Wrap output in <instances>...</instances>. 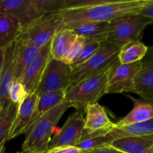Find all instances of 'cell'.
<instances>
[{
	"instance_id": "obj_1",
	"label": "cell",
	"mask_w": 153,
	"mask_h": 153,
	"mask_svg": "<svg viewBox=\"0 0 153 153\" xmlns=\"http://www.w3.org/2000/svg\"><path fill=\"white\" fill-rule=\"evenodd\" d=\"M149 0H68L65 7L51 13L64 28L87 22H108L135 14Z\"/></svg>"
},
{
	"instance_id": "obj_2",
	"label": "cell",
	"mask_w": 153,
	"mask_h": 153,
	"mask_svg": "<svg viewBox=\"0 0 153 153\" xmlns=\"http://www.w3.org/2000/svg\"><path fill=\"white\" fill-rule=\"evenodd\" d=\"M118 59L104 70L83 79L65 91V100L70 107L77 111L94 104L106 94V88L110 73Z\"/></svg>"
},
{
	"instance_id": "obj_3",
	"label": "cell",
	"mask_w": 153,
	"mask_h": 153,
	"mask_svg": "<svg viewBox=\"0 0 153 153\" xmlns=\"http://www.w3.org/2000/svg\"><path fill=\"white\" fill-rule=\"evenodd\" d=\"M68 108H70V105L64 100L28 128L24 133L26 138L22 143V150L35 153L46 152L48 150L54 128Z\"/></svg>"
},
{
	"instance_id": "obj_4",
	"label": "cell",
	"mask_w": 153,
	"mask_h": 153,
	"mask_svg": "<svg viewBox=\"0 0 153 153\" xmlns=\"http://www.w3.org/2000/svg\"><path fill=\"white\" fill-rule=\"evenodd\" d=\"M152 23V19L137 13L116 18L109 22L106 42L121 49L127 43L139 40L146 27Z\"/></svg>"
},
{
	"instance_id": "obj_5",
	"label": "cell",
	"mask_w": 153,
	"mask_h": 153,
	"mask_svg": "<svg viewBox=\"0 0 153 153\" xmlns=\"http://www.w3.org/2000/svg\"><path fill=\"white\" fill-rule=\"evenodd\" d=\"M119 49L106 42L101 43L98 51L90 59L82 65L72 69L70 85L68 88H72L83 79L104 70L115 62L118 59Z\"/></svg>"
},
{
	"instance_id": "obj_6",
	"label": "cell",
	"mask_w": 153,
	"mask_h": 153,
	"mask_svg": "<svg viewBox=\"0 0 153 153\" xmlns=\"http://www.w3.org/2000/svg\"><path fill=\"white\" fill-rule=\"evenodd\" d=\"M72 69L70 64L51 58L36 89L38 97L56 91H66L70 87Z\"/></svg>"
},
{
	"instance_id": "obj_7",
	"label": "cell",
	"mask_w": 153,
	"mask_h": 153,
	"mask_svg": "<svg viewBox=\"0 0 153 153\" xmlns=\"http://www.w3.org/2000/svg\"><path fill=\"white\" fill-rule=\"evenodd\" d=\"M86 118L80 142L86 139L108 134L116 128V124L108 117L104 108L98 103L88 105L84 109Z\"/></svg>"
},
{
	"instance_id": "obj_8",
	"label": "cell",
	"mask_w": 153,
	"mask_h": 153,
	"mask_svg": "<svg viewBox=\"0 0 153 153\" xmlns=\"http://www.w3.org/2000/svg\"><path fill=\"white\" fill-rule=\"evenodd\" d=\"M140 67L141 61L121 64L117 61L108 79L106 94H121L124 92L135 94V78Z\"/></svg>"
},
{
	"instance_id": "obj_9",
	"label": "cell",
	"mask_w": 153,
	"mask_h": 153,
	"mask_svg": "<svg viewBox=\"0 0 153 153\" xmlns=\"http://www.w3.org/2000/svg\"><path fill=\"white\" fill-rule=\"evenodd\" d=\"M0 12L17 20L22 34L42 17L31 0H0Z\"/></svg>"
},
{
	"instance_id": "obj_10",
	"label": "cell",
	"mask_w": 153,
	"mask_h": 153,
	"mask_svg": "<svg viewBox=\"0 0 153 153\" xmlns=\"http://www.w3.org/2000/svg\"><path fill=\"white\" fill-rule=\"evenodd\" d=\"M64 28L52 14H46L27 29L22 37L28 43L41 49L52 40L57 31Z\"/></svg>"
},
{
	"instance_id": "obj_11",
	"label": "cell",
	"mask_w": 153,
	"mask_h": 153,
	"mask_svg": "<svg viewBox=\"0 0 153 153\" xmlns=\"http://www.w3.org/2000/svg\"><path fill=\"white\" fill-rule=\"evenodd\" d=\"M84 120L85 119L81 111H76L69 116L59 131L51 138L48 149L64 146H76L82 137Z\"/></svg>"
},
{
	"instance_id": "obj_12",
	"label": "cell",
	"mask_w": 153,
	"mask_h": 153,
	"mask_svg": "<svg viewBox=\"0 0 153 153\" xmlns=\"http://www.w3.org/2000/svg\"><path fill=\"white\" fill-rule=\"evenodd\" d=\"M50 43L51 41L40 49L37 56L27 67L23 76L21 78L20 82L25 87L28 95L35 94L44 72L50 60L52 58Z\"/></svg>"
},
{
	"instance_id": "obj_13",
	"label": "cell",
	"mask_w": 153,
	"mask_h": 153,
	"mask_svg": "<svg viewBox=\"0 0 153 153\" xmlns=\"http://www.w3.org/2000/svg\"><path fill=\"white\" fill-rule=\"evenodd\" d=\"M135 94L153 102V46L148 48L141 61V67L135 78Z\"/></svg>"
},
{
	"instance_id": "obj_14",
	"label": "cell",
	"mask_w": 153,
	"mask_h": 153,
	"mask_svg": "<svg viewBox=\"0 0 153 153\" xmlns=\"http://www.w3.org/2000/svg\"><path fill=\"white\" fill-rule=\"evenodd\" d=\"M14 47L15 42L5 49L4 64L0 75V109L11 102L9 92L14 82Z\"/></svg>"
},
{
	"instance_id": "obj_15",
	"label": "cell",
	"mask_w": 153,
	"mask_h": 153,
	"mask_svg": "<svg viewBox=\"0 0 153 153\" xmlns=\"http://www.w3.org/2000/svg\"><path fill=\"white\" fill-rule=\"evenodd\" d=\"M38 97L36 94H28L23 102L18 106L14 122L8 137V140L24 134L28 128L33 114L35 110Z\"/></svg>"
},
{
	"instance_id": "obj_16",
	"label": "cell",
	"mask_w": 153,
	"mask_h": 153,
	"mask_svg": "<svg viewBox=\"0 0 153 153\" xmlns=\"http://www.w3.org/2000/svg\"><path fill=\"white\" fill-rule=\"evenodd\" d=\"M153 135V118L123 127H117L108 134L98 137L102 146H109L113 140L128 136H152Z\"/></svg>"
},
{
	"instance_id": "obj_17",
	"label": "cell",
	"mask_w": 153,
	"mask_h": 153,
	"mask_svg": "<svg viewBox=\"0 0 153 153\" xmlns=\"http://www.w3.org/2000/svg\"><path fill=\"white\" fill-rule=\"evenodd\" d=\"M40 50V49L28 43L22 35L18 37L15 41L14 47V82H20L26 70L35 58Z\"/></svg>"
},
{
	"instance_id": "obj_18",
	"label": "cell",
	"mask_w": 153,
	"mask_h": 153,
	"mask_svg": "<svg viewBox=\"0 0 153 153\" xmlns=\"http://www.w3.org/2000/svg\"><path fill=\"white\" fill-rule=\"evenodd\" d=\"M109 146L123 153H153V135L122 137Z\"/></svg>"
},
{
	"instance_id": "obj_19",
	"label": "cell",
	"mask_w": 153,
	"mask_h": 153,
	"mask_svg": "<svg viewBox=\"0 0 153 153\" xmlns=\"http://www.w3.org/2000/svg\"><path fill=\"white\" fill-rule=\"evenodd\" d=\"M134 102V108L125 117L117 122V127H123L145 122L153 118V102L142 99L136 100L130 97Z\"/></svg>"
},
{
	"instance_id": "obj_20",
	"label": "cell",
	"mask_w": 153,
	"mask_h": 153,
	"mask_svg": "<svg viewBox=\"0 0 153 153\" xmlns=\"http://www.w3.org/2000/svg\"><path fill=\"white\" fill-rule=\"evenodd\" d=\"M22 34V28L17 20L0 12V49L8 47Z\"/></svg>"
},
{
	"instance_id": "obj_21",
	"label": "cell",
	"mask_w": 153,
	"mask_h": 153,
	"mask_svg": "<svg viewBox=\"0 0 153 153\" xmlns=\"http://www.w3.org/2000/svg\"><path fill=\"white\" fill-rule=\"evenodd\" d=\"M77 37L71 28H64L57 31L52 37L50 43L52 58L58 61H62L65 54Z\"/></svg>"
},
{
	"instance_id": "obj_22",
	"label": "cell",
	"mask_w": 153,
	"mask_h": 153,
	"mask_svg": "<svg viewBox=\"0 0 153 153\" xmlns=\"http://www.w3.org/2000/svg\"><path fill=\"white\" fill-rule=\"evenodd\" d=\"M70 28L76 35L84 37L86 41H97L103 43L107 39L109 22H87Z\"/></svg>"
},
{
	"instance_id": "obj_23",
	"label": "cell",
	"mask_w": 153,
	"mask_h": 153,
	"mask_svg": "<svg viewBox=\"0 0 153 153\" xmlns=\"http://www.w3.org/2000/svg\"><path fill=\"white\" fill-rule=\"evenodd\" d=\"M64 100H65V91H64L47 93L38 97L35 110L33 114L31 123L28 128H30L36 121L38 120L44 114L47 113Z\"/></svg>"
},
{
	"instance_id": "obj_24",
	"label": "cell",
	"mask_w": 153,
	"mask_h": 153,
	"mask_svg": "<svg viewBox=\"0 0 153 153\" xmlns=\"http://www.w3.org/2000/svg\"><path fill=\"white\" fill-rule=\"evenodd\" d=\"M148 48L139 40L130 42L119 49L118 62L121 64H128L141 61L147 53Z\"/></svg>"
},
{
	"instance_id": "obj_25",
	"label": "cell",
	"mask_w": 153,
	"mask_h": 153,
	"mask_svg": "<svg viewBox=\"0 0 153 153\" xmlns=\"http://www.w3.org/2000/svg\"><path fill=\"white\" fill-rule=\"evenodd\" d=\"M18 105L11 102L8 105L0 109V148L8 140L9 134L14 122Z\"/></svg>"
},
{
	"instance_id": "obj_26",
	"label": "cell",
	"mask_w": 153,
	"mask_h": 153,
	"mask_svg": "<svg viewBox=\"0 0 153 153\" xmlns=\"http://www.w3.org/2000/svg\"><path fill=\"white\" fill-rule=\"evenodd\" d=\"M68 0H31L40 14L44 16L54 13L64 8Z\"/></svg>"
},
{
	"instance_id": "obj_27",
	"label": "cell",
	"mask_w": 153,
	"mask_h": 153,
	"mask_svg": "<svg viewBox=\"0 0 153 153\" xmlns=\"http://www.w3.org/2000/svg\"><path fill=\"white\" fill-rule=\"evenodd\" d=\"M101 43L97 41H86L82 52L79 58L70 65L71 69H74L79 66L82 65L92 58L100 49Z\"/></svg>"
},
{
	"instance_id": "obj_28",
	"label": "cell",
	"mask_w": 153,
	"mask_h": 153,
	"mask_svg": "<svg viewBox=\"0 0 153 153\" xmlns=\"http://www.w3.org/2000/svg\"><path fill=\"white\" fill-rule=\"evenodd\" d=\"M86 43V40L84 37H81V36H78L74 43L72 44V46L68 49L67 53L65 54L62 61H64L66 64L71 65L79 58L82 49H83Z\"/></svg>"
},
{
	"instance_id": "obj_29",
	"label": "cell",
	"mask_w": 153,
	"mask_h": 153,
	"mask_svg": "<svg viewBox=\"0 0 153 153\" xmlns=\"http://www.w3.org/2000/svg\"><path fill=\"white\" fill-rule=\"evenodd\" d=\"M27 96L28 93L23 85L20 81H15L9 92L10 102L19 106L25 100Z\"/></svg>"
},
{
	"instance_id": "obj_30",
	"label": "cell",
	"mask_w": 153,
	"mask_h": 153,
	"mask_svg": "<svg viewBox=\"0 0 153 153\" xmlns=\"http://www.w3.org/2000/svg\"><path fill=\"white\" fill-rule=\"evenodd\" d=\"M83 151L75 146H64L50 149L46 153H82Z\"/></svg>"
},
{
	"instance_id": "obj_31",
	"label": "cell",
	"mask_w": 153,
	"mask_h": 153,
	"mask_svg": "<svg viewBox=\"0 0 153 153\" xmlns=\"http://www.w3.org/2000/svg\"><path fill=\"white\" fill-rule=\"evenodd\" d=\"M136 13L149 18L153 20V0H149L148 2L143 7H141Z\"/></svg>"
},
{
	"instance_id": "obj_32",
	"label": "cell",
	"mask_w": 153,
	"mask_h": 153,
	"mask_svg": "<svg viewBox=\"0 0 153 153\" xmlns=\"http://www.w3.org/2000/svg\"><path fill=\"white\" fill-rule=\"evenodd\" d=\"M82 153H123L120 151L117 150L115 148L110 146H105L102 147L95 148L88 151H83Z\"/></svg>"
},
{
	"instance_id": "obj_33",
	"label": "cell",
	"mask_w": 153,
	"mask_h": 153,
	"mask_svg": "<svg viewBox=\"0 0 153 153\" xmlns=\"http://www.w3.org/2000/svg\"><path fill=\"white\" fill-rule=\"evenodd\" d=\"M4 53H5V49H0V75L3 68V64H4Z\"/></svg>"
},
{
	"instance_id": "obj_34",
	"label": "cell",
	"mask_w": 153,
	"mask_h": 153,
	"mask_svg": "<svg viewBox=\"0 0 153 153\" xmlns=\"http://www.w3.org/2000/svg\"><path fill=\"white\" fill-rule=\"evenodd\" d=\"M0 153H4V146L2 148H0ZM16 153H35L34 152H32V151H27V150H22L21 152H18Z\"/></svg>"
},
{
	"instance_id": "obj_35",
	"label": "cell",
	"mask_w": 153,
	"mask_h": 153,
	"mask_svg": "<svg viewBox=\"0 0 153 153\" xmlns=\"http://www.w3.org/2000/svg\"><path fill=\"white\" fill-rule=\"evenodd\" d=\"M42 153H46V152H42Z\"/></svg>"
}]
</instances>
